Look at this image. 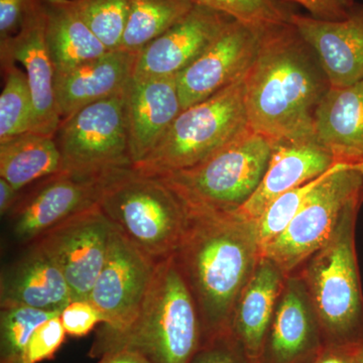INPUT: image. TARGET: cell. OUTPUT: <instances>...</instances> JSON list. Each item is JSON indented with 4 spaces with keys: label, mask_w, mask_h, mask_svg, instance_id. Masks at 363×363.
<instances>
[{
    "label": "cell",
    "mask_w": 363,
    "mask_h": 363,
    "mask_svg": "<svg viewBox=\"0 0 363 363\" xmlns=\"http://www.w3.org/2000/svg\"><path fill=\"white\" fill-rule=\"evenodd\" d=\"M66 335L60 315L51 318L33 332L20 363H40L52 359L63 345Z\"/></svg>",
    "instance_id": "32"
},
{
    "label": "cell",
    "mask_w": 363,
    "mask_h": 363,
    "mask_svg": "<svg viewBox=\"0 0 363 363\" xmlns=\"http://www.w3.org/2000/svg\"><path fill=\"white\" fill-rule=\"evenodd\" d=\"M92 32L109 51L121 49L130 0H73Z\"/></svg>",
    "instance_id": "29"
},
{
    "label": "cell",
    "mask_w": 363,
    "mask_h": 363,
    "mask_svg": "<svg viewBox=\"0 0 363 363\" xmlns=\"http://www.w3.org/2000/svg\"><path fill=\"white\" fill-rule=\"evenodd\" d=\"M4 86L0 95V143L33 130V104L25 72L1 60Z\"/></svg>",
    "instance_id": "27"
},
{
    "label": "cell",
    "mask_w": 363,
    "mask_h": 363,
    "mask_svg": "<svg viewBox=\"0 0 363 363\" xmlns=\"http://www.w3.org/2000/svg\"><path fill=\"white\" fill-rule=\"evenodd\" d=\"M274 143L250 130L200 164L157 178L176 193L188 211H236L259 187Z\"/></svg>",
    "instance_id": "7"
},
{
    "label": "cell",
    "mask_w": 363,
    "mask_h": 363,
    "mask_svg": "<svg viewBox=\"0 0 363 363\" xmlns=\"http://www.w3.org/2000/svg\"><path fill=\"white\" fill-rule=\"evenodd\" d=\"M231 16L196 4L187 16L138 52L133 77L176 76L214 42Z\"/></svg>",
    "instance_id": "15"
},
{
    "label": "cell",
    "mask_w": 363,
    "mask_h": 363,
    "mask_svg": "<svg viewBox=\"0 0 363 363\" xmlns=\"http://www.w3.org/2000/svg\"><path fill=\"white\" fill-rule=\"evenodd\" d=\"M201 343L197 306L173 255L157 264L135 320L121 329L100 324L88 357L130 350L150 363H190Z\"/></svg>",
    "instance_id": "3"
},
{
    "label": "cell",
    "mask_w": 363,
    "mask_h": 363,
    "mask_svg": "<svg viewBox=\"0 0 363 363\" xmlns=\"http://www.w3.org/2000/svg\"><path fill=\"white\" fill-rule=\"evenodd\" d=\"M245 77L182 111L149 156L133 168L150 177L191 168L252 130L245 108Z\"/></svg>",
    "instance_id": "6"
},
{
    "label": "cell",
    "mask_w": 363,
    "mask_h": 363,
    "mask_svg": "<svg viewBox=\"0 0 363 363\" xmlns=\"http://www.w3.org/2000/svg\"><path fill=\"white\" fill-rule=\"evenodd\" d=\"M363 198V176L354 166L337 164L322 176L285 230L262 250L286 276L331 238L351 203Z\"/></svg>",
    "instance_id": "8"
},
{
    "label": "cell",
    "mask_w": 363,
    "mask_h": 363,
    "mask_svg": "<svg viewBox=\"0 0 363 363\" xmlns=\"http://www.w3.org/2000/svg\"><path fill=\"white\" fill-rule=\"evenodd\" d=\"M106 174L86 176L62 172L40 181L9 213L14 240L21 245H32L71 217L97 206Z\"/></svg>",
    "instance_id": "13"
},
{
    "label": "cell",
    "mask_w": 363,
    "mask_h": 363,
    "mask_svg": "<svg viewBox=\"0 0 363 363\" xmlns=\"http://www.w3.org/2000/svg\"><path fill=\"white\" fill-rule=\"evenodd\" d=\"M322 176L279 196L278 199L274 200L267 208L262 216L255 221L262 252L269 242L285 230L286 227L300 211L308 196L312 192Z\"/></svg>",
    "instance_id": "31"
},
{
    "label": "cell",
    "mask_w": 363,
    "mask_h": 363,
    "mask_svg": "<svg viewBox=\"0 0 363 363\" xmlns=\"http://www.w3.org/2000/svg\"><path fill=\"white\" fill-rule=\"evenodd\" d=\"M325 346L305 286L293 272L284 284L259 363H313Z\"/></svg>",
    "instance_id": "14"
},
{
    "label": "cell",
    "mask_w": 363,
    "mask_h": 363,
    "mask_svg": "<svg viewBox=\"0 0 363 363\" xmlns=\"http://www.w3.org/2000/svg\"><path fill=\"white\" fill-rule=\"evenodd\" d=\"M64 172L55 136L28 131L0 143V178L21 191Z\"/></svg>",
    "instance_id": "25"
},
{
    "label": "cell",
    "mask_w": 363,
    "mask_h": 363,
    "mask_svg": "<svg viewBox=\"0 0 363 363\" xmlns=\"http://www.w3.org/2000/svg\"><path fill=\"white\" fill-rule=\"evenodd\" d=\"M302 6L317 20L336 21L347 18L357 2L354 0H283Z\"/></svg>",
    "instance_id": "35"
},
{
    "label": "cell",
    "mask_w": 363,
    "mask_h": 363,
    "mask_svg": "<svg viewBox=\"0 0 363 363\" xmlns=\"http://www.w3.org/2000/svg\"><path fill=\"white\" fill-rule=\"evenodd\" d=\"M286 277L274 262L262 255L234 305L229 333L257 362Z\"/></svg>",
    "instance_id": "22"
},
{
    "label": "cell",
    "mask_w": 363,
    "mask_h": 363,
    "mask_svg": "<svg viewBox=\"0 0 363 363\" xmlns=\"http://www.w3.org/2000/svg\"><path fill=\"white\" fill-rule=\"evenodd\" d=\"M136 58L135 52L113 50L56 74L55 92L61 118L123 92L133 77Z\"/></svg>",
    "instance_id": "20"
},
{
    "label": "cell",
    "mask_w": 363,
    "mask_h": 363,
    "mask_svg": "<svg viewBox=\"0 0 363 363\" xmlns=\"http://www.w3.org/2000/svg\"><path fill=\"white\" fill-rule=\"evenodd\" d=\"M112 228L97 205L48 231L32 245L56 262L73 300H88L104 267Z\"/></svg>",
    "instance_id": "10"
},
{
    "label": "cell",
    "mask_w": 363,
    "mask_h": 363,
    "mask_svg": "<svg viewBox=\"0 0 363 363\" xmlns=\"http://www.w3.org/2000/svg\"><path fill=\"white\" fill-rule=\"evenodd\" d=\"M97 205L112 225L157 262L176 252L188 221L187 208L168 185L133 167L104 176Z\"/></svg>",
    "instance_id": "5"
},
{
    "label": "cell",
    "mask_w": 363,
    "mask_h": 363,
    "mask_svg": "<svg viewBox=\"0 0 363 363\" xmlns=\"http://www.w3.org/2000/svg\"><path fill=\"white\" fill-rule=\"evenodd\" d=\"M337 162L315 138L274 143L264 178L250 199L236 210L257 221L279 196L319 178Z\"/></svg>",
    "instance_id": "19"
},
{
    "label": "cell",
    "mask_w": 363,
    "mask_h": 363,
    "mask_svg": "<svg viewBox=\"0 0 363 363\" xmlns=\"http://www.w3.org/2000/svg\"><path fill=\"white\" fill-rule=\"evenodd\" d=\"M362 204L363 198L351 203L328 241L294 272L305 286L326 346L363 343V293L355 243Z\"/></svg>",
    "instance_id": "4"
},
{
    "label": "cell",
    "mask_w": 363,
    "mask_h": 363,
    "mask_svg": "<svg viewBox=\"0 0 363 363\" xmlns=\"http://www.w3.org/2000/svg\"><path fill=\"white\" fill-rule=\"evenodd\" d=\"M316 52L291 23L262 28L257 59L245 77L252 131L274 143L315 138V116L330 90Z\"/></svg>",
    "instance_id": "1"
},
{
    "label": "cell",
    "mask_w": 363,
    "mask_h": 363,
    "mask_svg": "<svg viewBox=\"0 0 363 363\" xmlns=\"http://www.w3.org/2000/svg\"><path fill=\"white\" fill-rule=\"evenodd\" d=\"M174 255L197 306L202 343L228 331L236 300L262 257L255 221L236 211H188Z\"/></svg>",
    "instance_id": "2"
},
{
    "label": "cell",
    "mask_w": 363,
    "mask_h": 363,
    "mask_svg": "<svg viewBox=\"0 0 363 363\" xmlns=\"http://www.w3.org/2000/svg\"><path fill=\"white\" fill-rule=\"evenodd\" d=\"M37 0H0V40L21 30L26 14Z\"/></svg>",
    "instance_id": "36"
},
{
    "label": "cell",
    "mask_w": 363,
    "mask_h": 363,
    "mask_svg": "<svg viewBox=\"0 0 363 363\" xmlns=\"http://www.w3.org/2000/svg\"><path fill=\"white\" fill-rule=\"evenodd\" d=\"M362 344L325 346L321 354L313 363H357Z\"/></svg>",
    "instance_id": "37"
},
{
    "label": "cell",
    "mask_w": 363,
    "mask_h": 363,
    "mask_svg": "<svg viewBox=\"0 0 363 363\" xmlns=\"http://www.w3.org/2000/svg\"><path fill=\"white\" fill-rule=\"evenodd\" d=\"M25 306H6L0 312V363H20L33 332L60 315Z\"/></svg>",
    "instance_id": "28"
},
{
    "label": "cell",
    "mask_w": 363,
    "mask_h": 363,
    "mask_svg": "<svg viewBox=\"0 0 363 363\" xmlns=\"http://www.w3.org/2000/svg\"><path fill=\"white\" fill-rule=\"evenodd\" d=\"M262 32V28L233 20L193 63L180 72L177 84L183 111L245 77L257 59Z\"/></svg>",
    "instance_id": "12"
},
{
    "label": "cell",
    "mask_w": 363,
    "mask_h": 363,
    "mask_svg": "<svg viewBox=\"0 0 363 363\" xmlns=\"http://www.w3.org/2000/svg\"><path fill=\"white\" fill-rule=\"evenodd\" d=\"M355 168L358 169V171L360 172V173L362 174L363 176V162H360V164H357V166H354Z\"/></svg>",
    "instance_id": "41"
},
{
    "label": "cell",
    "mask_w": 363,
    "mask_h": 363,
    "mask_svg": "<svg viewBox=\"0 0 363 363\" xmlns=\"http://www.w3.org/2000/svg\"><path fill=\"white\" fill-rule=\"evenodd\" d=\"M62 324L67 335L84 337L99 324H104V318L89 300H73L62 310Z\"/></svg>",
    "instance_id": "34"
},
{
    "label": "cell",
    "mask_w": 363,
    "mask_h": 363,
    "mask_svg": "<svg viewBox=\"0 0 363 363\" xmlns=\"http://www.w3.org/2000/svg\"><path fill=\"white\" fill-rule=\"evenodd\" d=\"M0 59L20 62L25 68L33 104V133L55 136L62 118L55 92L56 71L45 44L42 7L37 0L21 30L0 40Z\"/></svg>",
    "instance_id": "16"
},
{
    "label": "cell",
    "mask_w": 363,
    "mask_h": 363,
    "mask_svg": "<svg viewBox=\"0 0 363 363\" xmlns=\"http://www.w3.org/2000/svg\"><path fill=\"white\" fill-rule=\"evenodd\" d=\"M196 4L211 7L233 20L255 28H264L291 23L294 13L283 0H195Z\"/></svg>",
    "instance_id": "30"
},
{
    "label": "cell",
    "mask_w": 363,
    "mask_h": 363,
    "mask_svg": "<svg viewBox=\"0 0 363 363\" xmlns=\"http://www.w3.org/2000/svg\"><path fill=\"white\" fill-rule=\"evenodd\" d=\"M314 135L337 164L363 162V80L330 88L318 107Z\"/></svg>",
    "instance_id": "23"
},
{
    "label": "cell",
    "mask_w": 363,
    "mask_h": 363,
    "mask_svg": "<svg viewBox=\"0 0 363 363\" xmlns=\"http://www.w3.org/2000/svg\"><path fill=\"white\" fill-rule=\"evenodd\" d=\"M357 363H363V344L362 350H360L359 355H358V359Z\"/></svg>",
    "instance_id": "40"
},
{
    "label": "cell",
    "mask_w": 363,
    "mask_h": 363,
    "mask_svg": "<svg viewBox=\"0 0 363 363\" xmlns=\"http://www.w3.org/2000/svg\"><path fill=\"white\" fill-rule=\"evenodd\" d=\"M45 44L56 74L109 51L92 32L73 0H40Z\"/></svg>",
    "instance_id": "24"
},
{
    "label": "cell",
    "mask_w": 363,
    "mask_h": 363,
    "mask_svg": "<svg viewBox=\"0 0 363 363\" xmlns=\"http://www.w3.org/2000/svg\"><path fill=\"white\" fill-rule=\"evenodd\" d=\"M195 4V0H130L121 49L138 54L187 16Z\"/></svg>",
    "instance_id": "26"
},
{
    "label": "cell",
    "mask_w": 363,
    "mask_h": 363,
    "mask_svg": "<svg viewBox=\"0 0 363 363\" xmlns=\"http://www.w3.org/2000/svg\"><path fill=\"white\" fill-rule=\"evenodd\" d=\"M97 363H150L142 353L130 350H121L105 353Z\"/></svg>",
    "instance_id": "38"
},
{
    "label": "cell",
    "mask_w": 363,
    "mask_h": 363,
    "mask_svg": "<svg viewBox=\"0 0 363 363\" xmlns=\"http://www.w3.org/2000/svg\"><path fill=\"white\" fill-rule=\"evenodd\" d=\"M71 301L63 272L37 245H28V252L1 272L0 307L25 306L61 313Z\"/></svg>",
    "instance_id": "21"
},
{
    "label": "cell",
    "mask_w": 363,
    "mask_h": 363,
    "mask_svg": "<svg viewBox=\"0 0 363 363\" xmlns=\"http://www.w3.org/2000/svg\"><path fill=\"white\" fill-rule=\"evenodd\" d=\"M125 91L62 119L55 140L64 172L102 176L133 167Z\"/></svg>",
    "instance_id": "9"
},
{
    "label": "cell",
    "mask_w": 363,
    "mask_h": 363,
    "mask_svg": "<svg viewBox=\"0 0 363 363\" xmlns=\"http://www.w3.org/2000/svg\"><path fill=\"white\" fill-rule=\"evenodd\" d=\"M291 23L314 49L331 87L363 80V4H355L342 21L294 13Z\"/></svg>",
    "instance_id": "17"
},
{
    "label": "cell",
    "mask_w": 363,
    "mask_h": 363,
    "mask_svg": "<svg viewBox=\"0 0 363 363\" xmlns=\"http://www.w3.org/2000/svg\"><path fill=\"white\" fill-rule=\"evenodd\" d=\"M125 101L133 167L149 156L183 111L177 75L131 79Z\"/></svg>",
    "instance_id": "18"
},
{
    "label": "cell",
    "mask_w": 363,
    "mask_h": 363,
    "mask_svg": "<svg viewBox=\"0 0 363 363\" xmlns=\"http://www.w3.org/2000/svg\"><path fill=\"white\" fill-rule=\"evenodd\" d=\"M157 264L113 226L104 267L88 298L101 313L105 326L121 329L135 320Z\"/></svg>",
    "instance_id": "11"
},
{
    "label": "cell",
    "mask_w": 363,
    "mask_h": 363,
    "mask_svg": "<svg viewBox=\"0 0 363 363\" xmlns=\"http://www.w3.org/2000/svg\"><path fill=\"white\" fill-rule=\"evenodd\" d=\"M21 198V191L16 190L9 182L0 178V214L7 215L16 206Z\"/></svg>",
    "instance_id": "39"
},
{
    "label": "cell",
    "mask_w": 363,
    "mask_h": 363,
    "mask_svg": "<svg viewBox=\"0 0 363 363\" xmlns=\"http://www.w3.org/2000/svg\"><path fill=\"white\" fill-rule=\"evenodd\" d=\"M190 363L259 362L248 357L240 344L227 331L203 342Z\"/></svg>",
    "instance_id": "33"
}]
</instances>
